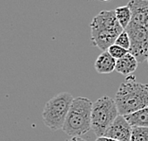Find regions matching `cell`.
<instances>
[{
  "mask_svg": "<svg viewBox=\"0 0 148 141\" xmlns=\"http://www.w3.org/2000/svg\"><path fill=\"white\" fill-rule=\"evenodd\" d=\"M117 60L111 56L108 51H103L96 59L94 67L99 74H109L116 68Z\"/></svg>",
  "mask_w": 148,
  "mask_h": 141,
  "instance_id": "8",
  "label": "cell"
},
{
  "mask_svg": "<svg viewBox=\"0 0 148 141\" xmlns=\"http://www.w3.org/2000/svg\"><path fill=\"white\" fill-rule=\"evenodd\" d=\"M146 61H147V63H148V58H147V60H146Z\"/></svg>",
  "mask_w": 148,
  "mask_h": 141,
  "instance_id": "18",
  "label": "cell"
},
{
  "mask_svg": "<svg viewBox=\"0 0 148 141\" xmlns=\"http://www.w3.org/2000/svg\"><path fill=\"white\" fill-rule=\"evenodd\" d=\"M90 29L92 45L102 51H106L114 45L118 36L124 31L118 22L115 10L100 12L92 19Z\"/></svg>",
  "mask_w": 148,
  "mask_h": 141,
  "instance_id": "3",
  "label": "cell"
},
{
  "mask_svg": "<svg viewBox=\"0 0 148 141\" xmlns=\"http://www.w3.org/2000/svg\"><path fill=\"white\" fill-rule=\"evenodd\" d=\"M115 13L118 22L120 23V25L122 26V28L123 29H125L127 28V26L129 25L131 18H132L131 9L128 7V5L118 7V8L115 9Z\"/></svg>",
  "mask_w": 148,
  "mask_h": 141,
  "instance_id": "11",
  "label": "cell"
},
{
  "mask_svg": "<svg viewBox=\"0 0 148 141\" xmlns=\"http://www.w3.org/2000/svg\"><path fill=\"white\" fill-rule=\"evenodd\" d=\"M130 141H148V127H132Z\"/></svg>",
  "mask_w": 148,
  "mask_h": 141,
  "instance_id": "12",
  "label": "cell"
},
{
  "mask_svg": "<svg viewBox=\"0 0 148 141\" xmlns=\"http://www.w3.org/2000/svg\"><path fill=\"white\" fill-rule=\"evenodd\" d=\"M115 99L103 96L93 103L91 111V129L95 135L103 136L108 127L119 116Z\"/></svg>",
  "mask_w": 148,
  "mask_h": 141,
  "instance_id": "6",
  "label": "cell"
},
{
  "mask_svg": "<svg viewBox=\"0 0 148 141\" xmlns=\"http://www.w3.org/2000/svg\"><path fill=\"white\" fill-rule=\"evenodd\" d=\"M114 99L121 116L135 113L148 105V84L138 82L133 75L127 76Z\"/></svg>",
  "mask_w": 148,
  "mask_h": 141,
  "instance_id": "2",
  "label": "cell"
},
{
  "mask_svg": "<svg viewBox=\"0 0 148 141\" xmlns=\"http://www.w3.org/2000/svg\"><path fill=\"white\" fill-rule=\"evenodd\" d=\"M116 45L122 46L123 48L129 50L131 46V41H130V37L125 31H123L121 34L118 36V38L116 39L115 42Z\"/></svg>",
  "mask_w": 148,
  "mask_h": 141,
  "instance_id": "14",
  "label": "cell"
},
{
  "mask_svg": "<svg viewBox=\"0 0 148 141\" xmlns=\"http://www.w3.org/2000/svg\"><path fill=\"white\" fill-rule=\"evenodd\" d=\"M66 141H86V140L82 138L81 136H71L69 137L68 139H66Z\"/></svg>",
  "mask_w": 148,
  "mask_h": 141,
  "instance_id": "15",
  "label": "cell"
},
{
  "mask_svg": "<svg viewBox=\"0 0 148 141\" xmlns=\"http://www.w3.org/2000/svg\"><path fill=\"white\" fill-rule=\"evenodd\" d=\"M128 7L132 12V18L124 29L130 37L129 52L138 62L148 58V0H130Z\"/></svg>",
  "mask_w": 148,
  "mask_h": 141,
  "instance_id": "1",
  "label": "cell"
},
{
  "mask_svg": "<svg viewBox=\"0 0 148 141\" xmlns=\"http://www.w3.org/2000/svg\"><path fill=\"white\" fill-rule=\"evenodd\" d=\"M92 105L91 100L86 98H74L62 128L63 132L69 137L86 135L91 129Z\"/></svg>",
  "mask_w": 148,
  "mask_h": 141,
  "instance_id": "4",
  "label": "cell"
},
{
  "mask_svg": "<svg viewBox=\"0 0 148 141\" xmlns=\"http://www.w3.org/2000/svg\"><path fill=\"white\" fill-rule=\"evenodd\" d=\"M74 98L69 92L57 94L45 104L42 112L44 124L52 131L63 128Z\"/></svg>",
  "mask_w": 148,
  "mask_h": 141,
  "instance_id": "5",
  "label": "cell"
},
{
  "mask_svg": "<svg viewBox=\"0 0 148 141\" xmlns=\"http://www.w3.org/2000/svg\"><path fill=\"white\" fill-rule=\"evenodd\" d=\"M95 141H119V140L113 139V138H109V137H106V136H100Z\"/></svg>",
  "mask_w": 148,
  "mask_h": 141,
  "instance_id": "16",
  "label": "cell"
},
{
  "mask_svg": "<svg viewBox=\"0 0 148 141\" xmlns=\"http://www.w3.org/2000/svg\"><path fill=\"white\" fill-rule=\"evenodd\" d=\"M131 133H132V126L126 120L125 116L119 115L108 127L103 136L119 141H130Z\"/></svg>",
  "mask_w": 148,
  "mask_h": 141,
  "instance_id": "7",
  "label": "cell"
},
{
  "mask_svg": "<svg viewBox=\"0 0 148 141\" xmlns=\"http://www.w3.org/2000/svg\"><path fill=\"white\" fill-rule=\"evenodd\" d=\"M124 116L132 127H148V105L135 113Z\"/></svg>",
  "mask_w": 148,
  "mask_h": 141,
  "instance_id": "10",
  "label": "cell"
},
{
  "mask_svg": "<svg viewBox=\"0 0 148 141\" xmlns=\"http://www.w3.org/2000/svg\"><path fill=\"white\" fill-rule=\"evenodd\" d=\"M107 51H108V53L113 57L114 59L119 60L121 58H123V56H125L127 53L129 52V50L124 49L122 48V46L114 44V45H112L108 49H107Z\"/></svg>",
  "mask_w": 148,
  "mask_h": 141,
  "instance_id": "13",
  "label": "cell"
},
{
  "mask_svg": "<svg viewBox=\"0 0 148 141\" xmlns=\"http://www.w3.org/2000/svg\"><path fill=\"white\" fill-rule=\"evenodd\" d=\"M102 1H109V0H102Z\"/></svg>",
  "mask_w": 148,
  "mask_h": 141,
  "instance_id": "17",
  "label": "cell"
},
{
  "mask_svg": "<svg viewBox=\"0 0 148 141\" xmlns=\"http://www.w3.org/2000/svg\"><path fill=\"white\" fill-rule=\"evenodd\" d=\"M138 60L133 54L128 52L123 58L117 60L116 62V68L115 70L123 76H129L130 74H133L136 71L138 67Z\"/></svg>",
  "mask_w": 148,
  "mask_h": 141,
  "instance_id": "9",
  "label": "cell"
}]
</instances>
